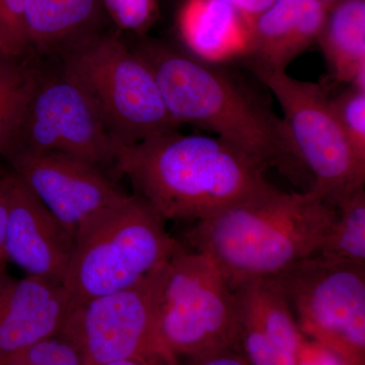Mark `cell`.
I'll return each mask as SVG.
<instances>
[{
	"label": "cell",
	"mask_w": 365,
	"mask_h": 365,
	"mask_svg": "<svg viewBox=\"0 0 365 365\" xmlns=\"http://www.w3.org/2000/svg\"><path fill=\"white\" fill-rule=\"evenodd\" d=\"M105 16L101 0H25L26 44L41 53L60 57L104 33Z\"/></svg>",
	"instance_id": "cell-16"
},
{
	"label": "cell",
	"mask_w": 365,
	"mask_h": 365,
	"mask_svg": "<svg viewBox=\"0 0 365 365\" xmlns=\"http://www.w3.org/2000/svg\"><path fill=\"white\" fill-rule=\"evenodd\" d=\"M36 69L21 57L0 54V155L6 158L32 91Z\"/></svg>",
	"instance_id": "cell-20"
},
{
	"label": "cell",
	"mask_w": 365,
	"mask_h": 365,
	"mask_svg": "<svg viewBox=\"0 0 365 365\" xmlns=\"http://www.w3.org/2000/svg\"><path fill=\"white\" fill-rule=\"evenodd\" d=\"M319 2H321L323 6H325L327 9H331L333 6H335L336 4L340 1V0H318Z\"/></svg>",
	"instance_id": "cell-30"
},
{
	"label": "cell",
	"mask_w": 365,
	"mask_h": 365,
	"mask_svg": "<svg viewBox=\"0 0 365 365\" xmlns=\"http://www.w3.org/2000/svg\"><path fill=\"white\" fill-rule=\"evenodd\" d=\"M0 54H9V52H7V50L6 49V47H4V44H2L1 41H0Z\"/></svg>",
	"instance_id": "cell-31"
},
{
	"label": "cell",
	"mask_w": 365,
	"mask_h": 365,
	"mask_svg": "<svg viewBox=\"0 0 365 365\" xmlns=\"http://www.w3.org/2000/svg\"><path fill=\"white\" fill-rule=\"evenodd\" d=\"M114 165L165 220L200 222L279 191L262 165L220 137L178 129L116 143Z\"/></svg>",
	"instance_id": "cell-2"
},
{
	"label": "cell",
	"mask_w": 365,
	"mask_h": 365,
	"mask_svg": "<svg viewBox=\"0 0 365 365\" xmlns=\"http://www.w3.org/2000/svg\"><path fill=\"white\" fill-rule=\"evenodd\" d=\"M14 174L30 189L76 242L81 230L129 194L103 169L60 153L9 158Z\"/></svg>",
	"instance_id": "cell-11"
},
{
	"label": "cell",
	"mask_w": 365,
	"mask_h": 365,
	"mask_svg": "<svg viewBox=\"0 0 365 365\" xmlns=\"http://www.w3.org/2000/svg\"><path fill=\"white\" fill-rule=\"evenodd\" d=\"M60 153L93 163L114 165L116 143L78 83L59 73L36 72L6 160L19 155Z\"/></svg>",
	"instance_id": "cell-10"
},
{
	"label": "cell",
	"mask_w": 365,
	"mask_h": 365,
	"mask_svg": "<svg viewBox=\"0 0 365 365\" xmlns=\"http://www.w3.org/2000/svg\"><path fill=\"white\" fill-rule=\"evenodd\" d=\"M25 0H0V41L9 54L21 57L29 49L24 29Z\"/></svg>",
	"instance_id": "cell-24"
},
{
	"label": "cell",
	"mask_w": 365,
	"mask_h": 365,
	"mask_svg": "<svg viewBox=\"0 0 365 365\" xmlns=\"http://www.w3.org/2000/svg\"><path fill=\"white\" fill-rule=\"evenodd\" d=\"M60 59L115 143L130 145L179 128L150 67L115 34H100Z\"/></svg>",
	"instance_id": "cell-5"
},
{
	"label": "cell",
	"mask_w": 365,
	"mask_h": 365,
	"mask_svg": "<svg viewBox=\"0 0 365 365\" xmlns=\"http://www.w3.org/2000/svg\"><path fill=\"white\" fill-rule=\"evenodd\" d=\"M4 365H85L81 354L69 341L62 336L41 340Z\"/></svg>",
	"instance_id": "cell-23"
},
{
	"label": "cell",
	"mask_w": 365,
	"mask_h": 365,
	"mask_svg": "<svg viewBox=\"0 0 365 365\" xmlns=\"http://www.w3.org/2000/svg\"><path fill=\"white\" fill-rule=\"evenodd\" d=\"M237 350L250 365H297L304 335L275 277L234 289Z\"/></svg>",
	"instance_id": "cell-12"
},
{
	"label": "cell",
	"mask_w": 365,
	"mask_h": 365,
	"mask_svg": "<svg viewBox=\"0 0 365 365\" xmlns=\"http://www.w3.org/2000/svg\"><path fill=\"white\" fill-rule=\"evenodd\" d=\"M76 304L61 283L0 273V365L59 335Z\"/></svg>",
	"instance_id": "cell-14"
},
{
	"label": "cell",
	"mask_w": 365,
	"mask_h": 365,
	"mask_svg": "<svg viewBox=\"0 0 365 365\" xmlns=\"http://www.w3.org/2000/svg\"><path fill=\"white\" fill-rule=\"evenodd\" d=\"M317 44L335 85L365 91V0H340L329 9Z\"/></svg>",
	"instance_id": "cell-18"
},
{
	"label": "cell",
	"mask_w": 365,
	"mask_h": 365,
	"mask_svg": "<svg viewBox=\"0 0 365 365\" xmlns=\"http://www.w3.org/2000/svg\"><path fill=\"white\" fill-rule=\"evenodd\" d=\"M107 18L122 32L144 37L160 16L158 0H101Z\"/></svg>",
	"instance_id": "cell-22"
},
{
	"label": "cell",
	"mask_w": 365,
	"mask_h": 365,
	"mask_svg": "<svg viewBox=\"0 0 365 365\" xmlns=\"http://www.w3.org/2000/svg\"><path fill=\"white\" fill-rule=\"evenodd\" d=\"M297 365H346L344 360L330 348L304 337L297 355Z\"/></svg>",
	"instance_id": "cell-25"
},
{
	"label": "cell",
	"mask_w": 365,
	"mask_h": 365,
	"mask_svg": "<svg viewBox=\"0 0 365 365\" xmlns=\"http://www.w3.org/2000/svg\"><path fill=\"white\" fill-rule=\"evenodd\" d=\"M167 266L130 287L76 304L59 335L76 348L85 365L125 359L180 365L158 324Z\"/></svg>",
	"instance_id": "cell-6"
},
{
	"label": "cell",
	"mask_w": 365,
	"mask_h": 365,
	"mask_svg": "<svg viewBox=\"0 0 365 365\" xmlns=\"http://www.w3.org/2000/svg\"><path fill=\"white\" fill-rule=\"evenodd\" d=\"M251 71L279 103L297 157L311 178L307 191L334 206L364 186L365 162L341 128L325 88L292 78L287 71Z\"/></svg>",
	"instance_id": "cell-7"
},
{
	"label": "cell",
	"mask_w": 365,
	"mask_h": 365,
	"mask_svg": "<svg viewBox=\"0 0 365 365\" xmlns=\"http://www.w3.org/2000/svg\"><path fill=\"white\" fill-rule=\"evenodd\" d=\"M165 222L134 194L86 225L62 283L76 304L130 287L186 250Z\"/></svg>",
	"instance_id": "cell-4"
},
{
	"label": "cell",
	"mask_w": 365,
	"mask_h": 365,
	"mask_svg": "<svg viewBox=\"0 0 365 365\" xmlns=\"http://www.w3.org/2000/svg\"><path fill=\"white\" fill-rule=\"evenodd\" d=\"M14 175H7L0 178V264L6 260L4 256V237H6V227L7 212H9V195L13 186Z\"/></svg>",
	"instance_id": "cell-27"
},
{
	"label": "cell",
	"mask_w": 365,
	"mask_h": 365,
	"mask_svg": "<svg viewBox=\"0 0 365 365\" xmlns=\"http://www.w3.org/2000/svg\"><path fill=\"white\" fill-rule=\"evenodd\" d=\"M335 222L317 257L365 266V190H352L336 202Z\"/></svg>",
	"instance_id": "cell-19"
},
{
	"label": "cell",
	"mask_w": 365,
	"mask_h": 365,
	"mask_svg": "<svg viewBox=\"0 0 365 365\" xmlns=\"http://www.w3.org/2000/svg\"><path fill=\"white\" fill-rule=\"evenodd\" d=\"M336 216V208L311 191L279 190L196 222L186 237L234 290L247 281L275 277L316 256Z\"/></svg>",
	"instance_id": "cell-3"
},
{
	"label": "cell",
	"mask_w": 365,
	"mask_h": 365,
	"mask_svg": "<svg viewBox=\"0 0 365 365\" xmlns=\"http://www.w3.org/2000/svg\"><path fill=\"white\" fill-rule=\"evenodd\" d=\"M186 359L185 365H250L241 353L235 349L222 350Z\"/></svg>",
	"instance_id": "cell-26"
},
{
	"label": "cell",
	"mask_w": 365,
	"mask_h": 365,
	"mask_svg": "<svg viewBox=\"0 0 365 365\" xmlns=\"http://www.w3.org/2000/svg\"><path fill=\"white\" fill-rule=\"evenodd\" d=\"M239 11L249 21L272 6L275 0H220Z\"/></svg>",
	"instance_id": "cell-28"
},
{
	"label": "cell",
	"mask_w": 365,
	"mask_h": 365,
	"mask_svg": "<svg viewBox=\"0 0 365 365\" xmlns=\"http://www.w3.org/2000/svg\"><path fill=\"white\" fill-rule=\"evenodd\" d=\"M131 48L153 71L178 124L211 132L266 170L276 168L292 181L309 177L282 118L222 63L145 36Z\"/></svg>",
	"instance_id": "cell-1"
},
{
	"label": "cell",
	"mask_w": 365,
	"mask_h": 365,
	"mask_svg": "<svg viewBox=\"0 0 365 365\" xmlns=\"http://www.w3.org/2000/svg\"><path fill=\"white\" fill-rule=\"evenodd\" d=\"M158 324L177 359L237 350L234 290L207 257L186 249L168 263Z\"/></svg>",
	"instance_id": "cell-8"
},
{
	"label": "cell",
	"mask_w": 365,
	"mask_h": 365,
	"mask_svg": "<svg viewBox=\"0 0 365 365\" xmlns=\"http://www.w3.org/2000/svg\"><path fill=\"white\" fill-rule=\"evenodd\" d=\"M104 365H153L148 364V362L143 361V360L137 359H125L118 360V361L111 362V364H107Z\"/></svg>",
	"instance_id": "cell-29"
},
{
	"label": "cell",
	"mask_w": 365,
	"mask_h": 365,
	"mask_svg": "<svg viewBox=\"0 0 365 365\" xmlns=\"http://www.w3.org/2000/svg\"><path fill=\"white\" fill-rule=\"evenodd\" d=\"M4 237L6 260L26 275L63 283L74 240L14 174Z\"/></svg>",
	"instance_id": "cell-13"
},
{
	"label": "cell",
	"mask_w": 365,
	"mask_h": 365,
	"mask_svg": "<svg viewBox=\"0 0 365 365\" xmlns=\"http://www.w3.org/2000/svg\"><path fill=\"white\" fill-rule=\"evenodd\" d=\"M330 101L348 141L365 162V91L348 86Z\"/></svg>",
	"instance_id": "cell-21"
},
{
	"label": "cell",
	"mask_w": 365,
	"mask_h": 365,
	"mask_svg": "<svg viewBox=\"0 0 365 365\" xmlns=\"http://www.w3.org/2000/svg\"><path fill=\"white\" fill-rule=\"evenodd\" d=\"M177 28L185 50L197 58L222 63L246 55L250 21L220 0H185Z\"/></svg>",
	"instance_id": "cell-17"
},
{
	"label": "cell",
	"mask_w": 365,
	"mask_h": 365,
	"mask_svg": "<svg viewBox=\"0 0 365 365\" xmlns=\"http://www.w3.org/2000/svg\"><path fill=\"white\" fill-rule=\"evenodd\" d=\"M328 9L318 0H275L250 21V67L287 71L295 58L317 43Z\"/></svg>",
	"instance_id": "cell-15"
},
{
	"label": "cell",
	"mask_w": 365,
	"mask_h": 365,
	"mask_svg": "<svg viewBox=\"0 0 365 365\" xmlns=\"http://www.w3.org/2000/svg\"><path fill=\"white\" fill-rule=\"evenodd\" d=\"M275 278L304 337L365 365V266L314 256Z\"/></svg>",
	"instance_id": "cell-9"
}]
</instances>
